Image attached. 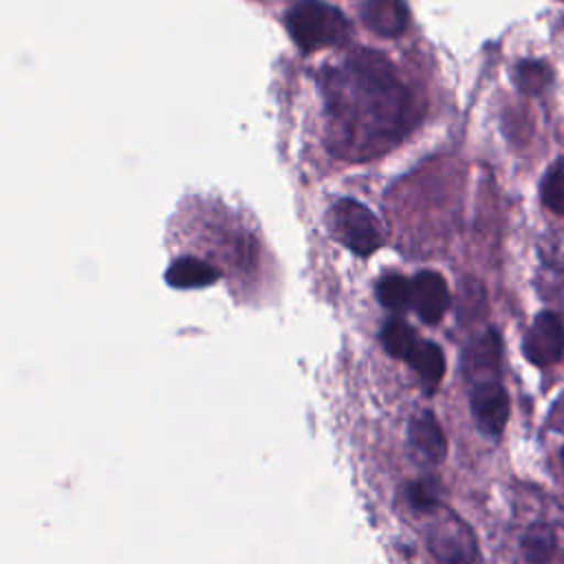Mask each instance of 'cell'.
Here are the masks:
<instances>
[{"instance_id": "obj_17", "label": "cell", "mask_w": 564, "mask_h": 564, "mask_svg": "<svg viewBox=\"0 0 564 564\" xmlns=\"http://www.w3.org/2000/svg\"><path fill=\"white\" fill-rule=\"evenodd\" d=\"M549 82H551V70L542 62L527 59L516 66V84L524 93H540Z\"/></svg>"}, {"instance_id": "obj_8", "label": "cell", "mask_w": 564, "mask_h": 564, "mask_svg": "<svg viewBox=\"0 0 564 564\" xmlns=\"http://www.w3.org/2000/svg\"><path fill=\"white\" fill-rule=\"evenodd\" d=\"M408 445L412 456L423 465H436L447 454V441L441 423L432 412H419L408 425Z\"/></svg>"}, {"instance_id": "obj_5", "label": "cell", "mask_w": 564, "mask_h": 564, "mask_svg": "<svg viewBox=\"0 0 564 564\" xmlns=\"http://www.w3.org/2000/svg\"><path fill=\"white\" fill-rule=\"evenodd\" d=\"M524 357L540 368L555 364L564 352V324L555 313H540L522 341Z\"/></svg>"}, {"instance_id": "obj_2", "label": "cell", "mask_w": 564, "mask_h": 564, "mask_svg": "<svg viewBox=\"0 0 564 564\" xmlns=\"http://www.w3.org/2000/svg\"><path fill=\"white\" fill-rule=\"evenodd\" d=\"M284 24L295 46L304 53L337 46L350 37L346 15L337 7L322 0H302L293 4L284 18Z\"/></svg>"}, {"instance_id": "obj_14", "label": "cell", "mask_w": 564, "mask_h": 564, "mask_svg": "<svg viewBox=\"0 0 564 564\" xmlns=\"http://www.w3.org/2000/svg\"><path fill=\"white\" fill-rule=\"evenodd\" d=\"M416 335L412 330L410 324H405L403 319L399 317H392L383 324L381 328V344L383 348L392 355V357H399V359H408V355L412 352V348L416 346Z\"/></svg>"}, {"instance_id": "obj_19", "label": "cell", "mask_w": 564, "mask_h": 564, "mask_svg": "<svg viewBox=\"0 0 564 564\" xmlns=\"http://www.w3.org/2000/svg\"><path fill=\"white\" fill-rule=\"evenodd\" d=\"M562 458H564V452H562Z\"/></svg>"}, {"instance_id": "obj_1", "label": "cell", "mask_w": 564, "mask_h": 564, "mask_svg": "<svg viewBox=\"0 0 564 564\" xmlns=\"http://www.w3.org/2000/svg\"><path fill=\"white\" fill-rule=\"evenodd\" d=\"M333 128L348 148L390 145L405 126V88L377 53H355L322 82ZM377 152V150H375Z\"/></svg>"}, {"instance_id": "obj_10", "label": "cell", "mask_w": 564, "mask_h": 564, "mask_svg": "<svg viewBox=\"0 0 564 564\" xmlns=\"http://www.w3.org/2000/svg\"><path fill=\"white\" fill-rule=\"evenodd\" d=\"M220 278L218 269L198 258H178L165 271V282L174 289H200Z\"/></svg>"}, {"instance_id": "obj_16", "label": "cell", "mask_w": 564, "mask_h": 564, "mask_svg": "<svg viewBox=\"0 0 564 564\" xmlns=\"http://www.w3.org/2000/svg\"><path fill=\"white\" fill-rule=\"evenodd\" d=\"M542 200L549 209L564 216V159L551 165L542 181Z\"/></svg>"}, {"instance_id": "obj_6", "label": "cell", "mask_w": 564, "mask_h": 564, "mask_svg": "<svg viewBox=\"0 0 564 564\" xmlns=\"http://www.w3.org/2000/svg\"><path fill=\"white\" fill-rule=\"evenodd\" d=\"M469 403L471 414L485 434L498 436L505 430L509 419V397L498 381L476 383Z\"/></svg>"}, {"instance_id": "obj_15", "label": "cell", "mask_w": 564, "mask_h": 564, "mask_svg": "<svg viewBox=\"0 0 564 564\" xmlns=\"http://www.w3.org/2000/svg\"><path fill=\"white\" fill-rule=\"evenodd\" d=\"M377 297L386 308L401 311L410 306L412 297V280L399 275V273H388L379 280L377 284Z\"/></svg>"}, {"instance_id": "obj_12", "label": "cell", "mask_w": 564, "mask_h": 564, "mask_svg": "<svg viewBox=\"0 0 564 564\" xmlns=\"http://www.w3.org/2000/svg\"><path fill=\"white\" fill-rule=\"evenodd\" d=\"M405 361L416 370V375L430 388H434L443 379V375H445L443 350L434 341H430V339H423V341L419 339Z\"/></svg>"}, {"instance_id": "obj_13", "label": "cell", "mask_w": 564, "mask_h": 564, "mask_svg": "<svg viewBox=\"0 0 564 564\" xmlns=\"http://www.w3.org/2000/svg\"><path fill=\"white\" fill-rule=\"evenodd\" d=\"M555 551H557L555 533L544 524L531 527L522 538V555L527 564H553Z\"/></svg>"}, {"instance_id": "obj_7", "label": "cell", "mask_w": 564, "mask_h": 564, "mask_svg": "<svg viewBox=\"0 0 564 564\" xmlns=\"http://www.w3.org/2000/svg\"><path fill=\"white\" fill-rule=\"evenodd\" d=\"M410 306L425 324H436L449 308V289L441 273L419 271L412 278Z\"/></svg>"}, {"instance_id": "obj_18", "label": "cell", "mask_w": 564, "mask_h": 564, "mask_svg": "<svg viewBox=\"0 0 564 564\" xmlns=\"http://www.w3.org/2000/svg\"><path fill=\"white\" fill-rule=\"evenodd\" d=\"M436 494H438L436 485L430 482V480H416L408 489V498H410L412 507L421 509V511L432 509L436 505Z\"/></svg>"}, {"instance_id": "obj_11", "label": "cell", "mask_w": 564, "mask_h": 564, "mask_svg": "<svg viewBox=\"0 0 564 564\" xmlns=\"http://www.w3.org/2000/svg\"><path fill=\"white\" fill-rule=\"evenodd\" d=\"M467 372L476 377V383L482 381H496L494 375L498 370V359H500V341L496 333H487L474 346L467 350Z\"/></svg>"}, {"instance_id": "obj_4", "label": "cell", "mask_w": 564, "mask_h": 564, "mask_svg": "<svg viewBox=\"0 0 564 564\" xmlns=\"http://www.w3.org/2000/svg\"><path fill=\"white\" fill-rule=\"evenodd\" d=\"M427 542L432 553L443 564H471L476 557V542L471 531L454 516L438 518L430 524Z\"/></svg>"}, {"instance_id": "obj_3", "label": "cell", "mask_w": 564, "mask_h": 564, "mask_svg": "<svg viewBox=\"0 0 564 564\" xmlns=\"http://www.w3.org/2000/svg\"><path fill=\"white\" fill-rule=\"evenodd\" d=\"M330 231L346 249H350L359 258L375 253L383 242L377 216L368 207L350 198H341L330 209Z\"/></svg>"}, {"instance_id": "obj_9", "label": "cell", "mask_w": 564, "mask_h": 564, "mask_svg": "<svg viewBox=\"0 0 564 564\" xmlns=\"http://www.w3.org/2000/svg\"><path fill=\"white\" fill-rule=\"evenodd\" d=\"M359 15L381 37H397L408 26V7L403 0H359Z\"/></svg>"}]
</instances>
